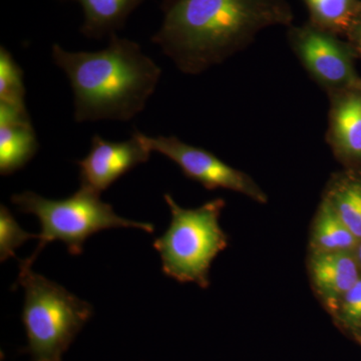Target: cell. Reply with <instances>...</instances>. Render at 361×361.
I'll use <instances>...</instances> for the list:
<instances>
[{
    "label": "cell",
    "mask_w": 361,
    "mask_h": 361,
    "mask_svg": "<svg viewBox=\"0 0 361 361\" xmlns=\"http://www.w3.org/2000/svg\"><path fill=\"white\" fill-rule=\"evenodd\" d=\"M51 54L70 80L78 123L132 120L146 108L161 75L137 42L116 33L102 51H66L56 44Z\"/></svg>",
    "instance_id": "2"
},
{
    "label": "cell",
    "mask_w": 361,
    "mask_h": 361,
    "mask_svg": "<svg viewBox=\"0 0 361 361\" xmlns=\"http://www.w3.org/2000/svg\"><path fill=\"white\" fill-rule=\"evenodd\" d=\"M310 13L308 23L315 27L346 35L361 14V0H303Z\"/></svg>",
    "instance_id": "15"
},
{
    "label": "cell",
    "mask_w": 361,
    "mask_h": 361,
    "mask_svg": "<svg viewBox=\"0 0 361 361\" xmlns=\"http://www.w3.org/2000/svg\"><path fill=\"white\" fill-rule=\"evenodd\" d=\"M171 211L168 229L154 241L164 274L180 283L207 288L211 265L228 246V236L220 226L225 207L222 198L195 209H185L171 195H164Z\"/></svg>",
    "instance_id": "3"
},
{
    "label": "cell",
    "mask_w": 361,
    "mask_h": 361,
    "mask_svg": "<svg viewBox=\"0 0 361 361\" xmlns=\"http://www.w3.org/2000/svg\"><path fill=\"white\" fill-rule=\"evenodd\" d=\"M16 285L25 288L23 322L32 361H61L78 332L92 317V306L65 287L20 265Z\"/></svg>",
    "instance_id": "5"
},
{
    "label": "cell",
    "mask_w": 361,
    "mask_h": 361,
    "mask_svg": "<svg viewBox=\"0 0 361 361\" xmlns=\"http://www.w3.org/2000/svg\"><path fill=\"white\" fill-rule=\"evenodd\" d=\"M142 142L152 152H158L174 161L188 179L208 190L225 189L266 204L268 197L250 176L227 165L214 154L180 141L175 135L149 137L140 132Z\"/></svg>",
    "instance_id": "7"
},
{
    "label": "cell",
    "mask_w": 361,
    "mask_h": 361,
    "mask_svg": "<svg viewBox=\"0 0 361 361\" xmlns=\"http://www.w3.org/2000/svg\"><path fill=\"white\" fill-rule=\"evenodd\" d=\"M308 270L313 288L331 314L361 276L355 251L310 253Z\"/></svg>",
    "instance_id": "10"
},
{
    "label": "cell",
    "mask_w": 361,
    "mask_h": 361,
    "mask_svg": "<svg viewBox=\"0 0 361 361\" xmlns=\"http://www.w3.org/2000/svg\"><path fill=\"white\" fill-rule=\"evenodd\" d=\"M345 37L355 49L357 58H361V14L350 26Z\"/></svg>",
    "instance_id": "19"
},
{
    "label": "cell",
    "mask_w": 361,
    "mask_h": 361,
    "mask_svg": "<svg viewBox=\"0 0 361 361\" xmlns=\"http://www.w3.org/2000/svg\"><path fill=\"white\" fill-rule=\"evenodd\" d=\"M23 71L6 47L0 49V104L25 108Z\"/></svg>",
    "instance_id": "16"
},
{
    "label": "cell",
    "mask_w": 361,
    "mask_h": 361,
    "mask_svg": "<svg viewBox=\"0 0 361 361\" xmlns=\"http://www.w3.org/2000/svg\"><path fill=\"white\" fill-rule=\"evenodd\" d=\"M334 316L348 329L361 330V276L342 297Z\"/></svg>",
    "instance_id": "18"
},
{
    "label": "cell",
    "mask_w": 361,
    "mask_h": 361,
    "mask_svg": "<svg viewBox=\"0 0 361 361\" xmlns=\"http://www.w3.org/2000/svg\"><path fill=\"white\" fill-rule=\"evenodd\" d=\"M323 196L361 241V171L345 170L330 178Z\"/></svg>",
    "instance_id": "14"
},
{
    "label": "cell",
    "mask_w": 361,
    "mask_h": 361,
    "mask_svg": "<svg viewBox=\"0 0 361 361\" xmlns=\"http://www.w3.org/2000/svg\"><path fill=\"white\" fill-rule=\"evenodd\" d=\"M84 11L85 21L80 32L90 39H102L115 35L125 25L130 13L144 0H73Z\"/></svg>",
    "instance_id": "13"
},
{
    "label": "cell",
    "mask_w": 361,
    "mask_h": 361,
    "mask_svg": "<svg viewBox=\"0 0 361 361\" xmlns=\"http://www.w3.org/2000/svg\"><path fill=\"white\" fill-rule=\"evenodd\" d=\"M30 239L39 235L25 231L6 206H0V260L16 257V250Z\"/></svg>",
    "instance_id": "17"
},
{
    "label": "cell",
    "mask_w": 361,
    "mask_h": 361,
    "mask_svg": "<svg viewBox=\"0 0 361 361\" xmlns=\"http://www.w3.org/2000/svg\"><path fill=\"white\" fill-rule=\"evenodd\" d=\"M327 144L346 170L361 171V87L329 94Z\"/></svg>",
    "instance_id": "9"
},
{
    "label": "cell",
    "mask_w": 361,
    "mask_h": 361,
    "mask_svg": "<svg viewBox=\"0 0 361 361\" xmlns=\"http://www.w3.org/2000/svg\"><path fill=\"white\" fill-rule=\"evenodd\" d=\"M356 259H357L358 264L360 266L361 269V241L360 243H358L357 247H356V249L355 250Z\"/></svg>",
    "instance_id": "20"
},
{
    "label": "cell",
    "mask_w": 361,
    "mask_h": 361,
    "mask_svg": "<svg viewBox=\"0 0 361 361\" xmlns=\"http://www.w3.org/2000/svg\"><path fill=\"white\" fill-rule=\"evenodd\" d=\"M99 196L85 187H80L73 196L63 200H51L30 191L13 195L11 202L18 210L35 215L42 227L35 253L20 261V264L32 266L40 251L51 242H63L71 255L78 256L82 254L87 239L103 230L137 228L149 234L155 231L151 223L121 217Z\"/></svg>",
    "instance_id": "4"
},
{
    "label": "cell",
    "mask_w": 361,
    "mask_h": 361,
    "mask_svg": "<svg viewBox=\"0 0 361 361\" xmlns=\"http://www.w3.org/2000/svg\"><path fill=\"white\" fill-rule=\"evenodd\" d=\"M151 153L137 130L125 142L106 141L94 135L89 154L77 161L80 187L101 195L123 175L148 161Z\"/></svg>",
    "instance_id": "8"
},
{
    "label": "cell",
    "mask_w": 361,
    "mask_h": 361,
    "mask_svg": "<svg viewBox=\"0 0 361 361\" xmlns=\"http://www.w3.org/2000/svg\"><path fill=\"white\" fill-rule=\"evenodd\" d=\"M152 42L180 71L199 75L244 51L261 30L292 25L287 0H163Z\"/></svg>",
    "instance_id": "1"
},
{
    "label": "cell",
    "mask_w": 361,
    "mask_h": 361,
    "mask_svg": "<svg viewBox=\"0 0 361 361\" xmlns=\"http://www.w3.org/2000/svg\"><path fill=\"white\" fill-rule=\"evenodd\" d=\"M360 243L324 196L311 226L310 253L355 251Z\"/></svg>",
    "instance_id": "12"
},
{
    "label": "cell",
    "mask_w": 361,
    "mask_h": 361,
    "mask_svg": "<svg viewBox=\"0 0 361 361\" xmlns=\"http://www.w3.org/2000/svg\"><path fill=\"white\" fill-rule=\"evenodd\" d=\"M287 39L304 70L327 96L361 87V78L355 68L357 54L348 40L310 23L289 26Z\"/></svg>",
    "instance_id": "6"
},
{
    "label": "cell",
    "mask_w": 361,
    "mask_h": 361,
    "mask_svg": "<svg viewBox=\"0 0 361 361\" xmlns=\"http://www.w3.org/2000/svg\"><path fill=\"white\" fill-rule=\"evenodd\" d=\"M37 149L39 142L26 108L0 104V174L20 170Z\"/></svg>",
    "instance_id": "11"
}]
</instances>
